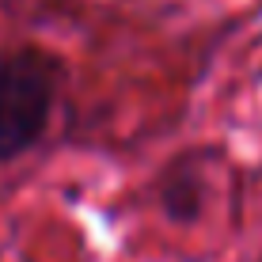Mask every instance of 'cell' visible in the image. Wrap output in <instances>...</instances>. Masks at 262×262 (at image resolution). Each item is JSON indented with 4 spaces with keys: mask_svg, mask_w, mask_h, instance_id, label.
I'll list each match as a JSON object with an SVG mask.
<instances>
[{
    "mask_svg": "<svg viewBox=\"0 0 262 262\" xmlns=\"http://www.w3.org/2000/svg\"><path fill=\"white\" fill-rule=\"evenodd\" d=\"M57 103V61L42 50L0 57V164L23 156L46 133Z\"/></svg>",
    "mask_w": 262,
    "mask_h": 262,
    "instance_id": "cell-1",
    "label": "cell"
},
{
    "mask_svg": "<svg viewBox=\"0 0 262 262\" xmlns=\"http://www.w3.org/2000/svg\"><path fill=\"white\" fill-rule=\"evenodd\" d=\"M160 202L171 221H194L202 213V175L194 164H179L171 167V175L160 186Z\"/></svg>",
    "mask_w": 262,
    "mask_h": 262,
    "instance_id": "cell-2",
    "label": "cell"
}]
</instances>
